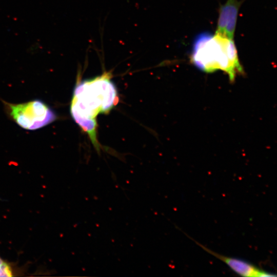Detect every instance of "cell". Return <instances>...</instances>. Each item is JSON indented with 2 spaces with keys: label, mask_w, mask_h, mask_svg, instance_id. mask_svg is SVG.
<instances>
[{
  "label": "cell",
  "mask_w": 277,
  "mask_h": 277,
  "mask_svg": "<svg viewBox=\"0 0 277 277\" xmlns=\"http://www.w3.org/2000/svg\"><path fill=\"white\" fill-rule=\"evenodd\" d=\"M109 73L77 82L70 104L72 117L88 135L99 153L100 145L97 137L96 116L108 113L117 104L116 88Z\"/></svg>",
  "instance_id": "cell-1"
},
{
  "label": "cell",
  "mask_w": 277,
  "mask_h": 277,
  "mask_svg": "<svg viewBox=\"0 0 277 277\" xmlns=\"http://www.w3.org/2000/svg\"><path fill=\"white\" fill-rule=\"evenodd\" d=\"M190 55L191 63L200 70L206 73L221 70L231 82L244 73L233 39L217 33L205 32L197 35Z\"/></svg>",
  "instance_id": "cell-2"
},
{
  "label": "cell",
  "mask_w": 277,
  "mask_h": 277,
  "mask_svg": "<svg viewBox=\"0 0 277 277\" xmlns=\"http://www.w3.org/2000/svg\"><path fill=\"white\" fill-rule=\"evenodd\" d=\"M5 104L10 117L25 129L41 128L53 122L56 117L54 111L41 100L18 104L7 103Z\"/></svg>",
  "instance_id": "cell-3"
},
{
  "label": "cell",
  "mask_w": 277,
  "mask_h": 277,
  "mask_svg": "<svg viewBox=\"0 0 277 277\" xmlns=\"http://www.w3.org/2000/svg\"><path fill=\"white\" fill-rule=\"evenodd\" d=\"M240 6L238 0H227L220 6L216 33L233 39Z\"/></svg>",
  "instance_id": "cell-4"
},
{
  "label": "cell",
  "mask_w": 277,
  "mask_h": 277,
  "mask_svg": "<svg viewBox=\"0 0 277 277\" xmlns=\"http://www.w3.org/2000/svg\"><path fill=\"white\" fill-rule=\"evenodd\" d=\"M197 245L200 246L204 250L215 258L224 262L232 271L242 276H253V277H265V276H275V274L260 269L251 263L237 258L227 257L209 249L200 243H198L191 238Z\"/></svg>",
  "instance_id": "cell-5"
},
{
  "label": "cell",
  "mask_w": 277,
  "mask_h": 277,
  "mask_svg": "<svg viewBox=\"0 0 277 277\" xmlns=\"http://www.w3.org/2000/svg\"><path fill=\"white\" fill-rule=\"evenodd\" d=\"M5 263V262L0 258V269Z\"/></svg>",
  "instance_id": "cell-6"
}]
</instances>
